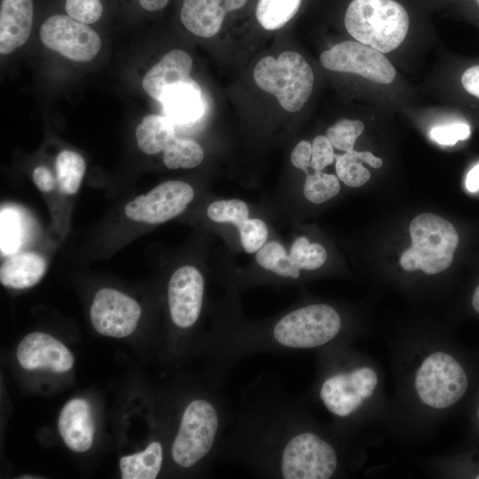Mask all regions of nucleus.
<instances>
[{"instance_id":"nucleus-1","label":"nucleus","mask_w":479,"mask_h":479,"mask_svg":"<svg viewBox=\"0 0 479 479\" xmlns=\"http://www.w3.org/2000/svg\"><path fill=\"white\" fill-rule=\"evenodd\" d=\"M217 461L261 478L330 479L344 472L348 453L340 431L318 424L301 399L265 373L240 388Z\"/></svg>"},{"instance_id":"nucleus-2","label":"nucleus","mask_w":479,"mask_h":479,"mask_svg":"<svg viewBox=\"0 0 479 479\" xmlns=\"http://www.w3.org/2000/svg\"><path fill=\"white\" fill-rule=\"evenodd\" d=\"M343 333L342 318L335 308L310 302L264 322H247L232 315L216 317L201 347L208 369L227 378L232 367L247 357L324 349L343 344Z\"/></svg>"},{"instance_id":"nucleus-3","label":"nucleus","mask_w":479,"mask_h":479,"mask_svg":"<svg viewBox=\"0 0 479 479\" xmlns=\"http://www.w3.org/2000/svg\"><path fill=\"white\" fill-rule=\"evenodd\" d=\"M226 379L208 370L205 381L187 397L171 440V462L180 470L209 469L229 426L233 407L225 391Z\"/></svg>"},{"instance_id":"nucleus-4","label":"nucleus","mask_w":479,"mask_h":479,"mask_svg":"<svg viewBox=\"0 0 479 479\" xmlns=\"http://www.w3.org/2000/svg\"><path fill=\"white\" fill-rule=\"evenodd\" d=\"M319 355L312 393L333 416L338 430L373 396L379 378L373 368L354 363L342 344L321 349Z\"/></svg>"},{"instance_id":"nucleus-5","label":"nucleus","mask_w":479,"mask_h":479,"mask_svg":"<svg viewBox=\"0 0 479 479\" xmlns=\"http://www.w3.org/2000/svg\"><path fill=\"white\" fill-rule=\"evenodd\" d=\"M472 369L459 355L438 349L428 353L416 368L413 389L428 408L444 411L460 404L470 393Z\"/></svg>"},{"instance_id":"nucleus-6","label":"nucleus","mask_w":479,"mask_h":479,"mask_svg":"<svg viewBox=\"0 0 479 479\" xmlns=\"http://www.w3.org/2000/svg\"><path fill=\"white\" fill-rule=\"evenodd\" d=\"M344 23L359 43L386 53L404 40L409 15L394 0H353L346 10Z\"/></svg>"},{"instance_id":"nucleus-7","label":"nucleus","mask_w":479,"mask_h":479,"mask_svg":"<svg viewBox=\"0 0 479 479\" xmlns=\"http://www.w3.org/2000/svg\"><path fill=\"white\" fill-rule=\"evenodd\" d=\"M409 230L412 245L399 261L404 271L421 270L434 275L449 268L459 243L458 232L449 221L423 213L412 220Z\"/></svg>"},{"instance_id":"nucleus-8","label":"nucleus","mask_w":479,"mask_h":479,"mask_svg":"<svg viewBox=\"0 0 479 479\" xmlns=\"http://www.w3.org/2000/svg\"><path fill=\"white\" fill-rule=\"evenodd\" d=\"M253 75L257 86L274 95L288 112L299 111L312 92V69L295 51H284L277 59L272 56L262 58L255 65Z\"/></svg>"},{"instance_id":"nucleus-9","label":"nucleus","mask_w":479,"mask_h":479,"mask_svg":"<svg viewBox=\"0 0 479 479\" xmlns=\"http://www.w3.org/2000/svg\"><path fill=\"white\" fill-rule=\"evenodd\" d=\"M39 35L44 46L77 62L91 60L101 47L96 31L68 15L49 17L42 24Z\"/></svg>"},{"instance_id":"nucleus-10","label":"nucleus","mask_w":479,"mask_h":479,"mask_svg":"<svg viewBox=\"0 0 479 479\" xmlns=\"http://www.w3.org/2000/svg\"><path fill=\"white\" fill-rule=\"evenodd\" d=\"M194 198L193 188L179 180L163 182L124 207L127 218L149 224H162L180 215Z\"/></svg>"},{"instance_id":"nucleus-11","label":"nucleus","mask_w":479,"mask_h":479,"mask_svg":"<svg viewBox=\"0 0 479 479\" xmlns=\"http://www.w3.org/2000/svg\"><path fill=\"white\" fill-rule=\"evenodd\" d=\"M322 66L332 71L361 75L372 82L388 84L396 77V69L384 54L359 42L344 41L324 51Z\"/></svg>"},{"instance_id":"nucleus-12","label":"nucleus","mask_w":479,"mask_h":479,"mask_svg":"<svg viewBox=\"0 0 479 479\" xmlns=\"http://www.w3.org/2000/svg\"><path fill=\"white\" fill-rule=\"evenodd\" d=\"M205 280L192 265L177 268L170 276L167 287V302L170 321L181 332L195 328L202 313Z\"/></svg>"},{"instance_id":"nucleus-13","label":"nucleus","mask_w":479,"mask_h":479,"mask_svg":"<svg viewBox=\"0 0 479 479\" xmlns=\"http://www.w3.org/2000/svg\"><path fill=\"white\" fill-rule=\"evenodd\" d=\"M141 314V307L135 299L107 287L95 294L90 310V321L96 331L115 338L131 334Z\"/></svg>"},{"instance_id":"nucleus-14","label":"nucleus","mask_w":479,"mask_h":479,"mask_svg":"<svg viewBox=\"0 0 479 479\" xmlns=\"http://www.w3.org/2000/svg\"><path fill=\"white\" fill-rule=\"evenodd\" d=\"M17 359L26 370L69 371L75 363L72 352L53 336L34 332L27 334L17 348Z\"/></svg>"},{"instance_id":"nucleus-15","label":"nucleus","mask_w":479,"mask_h":479,"mask_svg":"<svg viewBox=\"0 0 479 479\" xmlns=\"http://www.w3.org/2000/svg\"><path fill=\"white\" fill-rule=\"evenodd\" d=\"M58 428L67 448L75 452H87L93 444L95 434L89 402L83 398L69 400L60 412Z\"/></svg>"},{"instance_id":"nucleus-16","label":"nucleus","mask_w":479,"mask_h":479,"mask_svg":"<svg viewBox=\"0 0 479 479\" xmlns=\"http://www.w3.org/2000/svg\"><path fill=\"white\" fill-rule=\"evenodd\" d=\"M160 102L166 117L177 125L194 123L205 110L201 89L191 77L169 88Z\"/></svg>"},{"instance_id":"nucleus-17","label":"nucleus","mask_w":479,"mask_h":479,"mask_svg":"<svg viewBox=\"0 0 479 479\" xmlns=\"http://www.w3.org/2000/svg\"><path fill=\"white\" fill-rule=\"evenodd\" d=\"M32 24V0H2L0 53L8 54L22 46L29 37Z\"/></svg>"},{"instance_id":"nucleus-18","label":"nucleus","mask_w":479,"mask_h":479,"mask_svg":"<svg viewBox=\"0 0 479 479\" xmlns=\"http://www.w3.org/2000/svg\"><path fill=\"white\" fill-rule=\"evenodd\" d=\"M192 67V60L187 52L172 50L145 75L142 82L143 89L150 97L160 102L169 88L190 77Z\"/></svg>"},{"instance_id":"nucleus-19","label":"nucleus","mask_w":479,"mask_h":479,"mask_svg":"<svg viewBox=\"0 0 479 479\" xmlns=\"http://www.w3.org/2000/svg\"><path fill=\"white\" fill-rule=\"evenodd\" d=\"M224 0H184L180 19L195 35L210 38L220 30L225 16Z\"/></svg>"},{"instance_id":"nucleus-20","label":"nucleus","mask_w":479,"mask_h":479,"mask_svg":"<svg viewBox=\"0 0 479 479\" xmlns=\"http://www.w3.org/2000/svg\"><path fill=\"white\" fill-rule=\"evenodd\" d=\"M46 269V261L39 254H15L2 263L0 282L3 286L14 289L28 288L42 279Z\"/></svg>"},{"instance_id":"nucleus-21","label":"nucleus","mask_w":479,"mask_h":479,"mask_svg":"<svg viewBox=\"0 0 479 479\" xmlns=\"http://www.w3.org/2000/svg\"><path fill=\"white\" fill-rule=\"evenodd\" d=\"M164 447L158 441H152L137 453L123 456L119 465L122 479H155L163 465Z\"/></svg>"},{"instance_id":"nucleus-22","label":"nucleus","mask_w":479,"mask_h":479,"mask_svg":"<svg viewBox=\"0 0 479 479\" xmlns=\"http://www.w3.org/2000/svg\"><path fill=\"white\" fill-rule=\"evenodd\" d=\"M135 134L138 148L146 154L163 152L176 138L174 123L159 114L145 116L137 125Z\"/></svg>"},{"instance_id":"nucleus-23","label":"nucleus","mask_w":479,"mask_h":479,"mask_svg":"<svg viewBox=\"0 0 479 479\" xmlns=\"http://www.w3.org/2000/svg\"><path fill=\"white\" fill-rule=\"evenodd\" d=\"M56 180L60 191L65 194L78 192L85 170L86 162L82 155L71 150H63L55 160Z\"/></svg>"},{"instance_id":"nucleus-24","label":"nucleus","mask_w":479,"mask_h":479,"mask_svg":"<svg viewBox=\"0 0 479 479\" xmlns=\"http://www.w3.org/2000/svg\"><path fill=\"white\" fill-rule=\"evenodd\" d=\"M255 259L259 266L285 279L296 280L301 270L294 263L286 248L278 241L264 244L257 252Z\"/></svg>"},{"instance_id":"nucleus-25","label":"nucleus","mask_w":479,"mask_h":479,"mask_svg":"<svg viewBox=\"0 0 479 479\" xmlns=\"http://www.w3.org/2000/svg\"><path fill=\"white\" fill-rule=\"evenodd\" d=\"M302 0H258L256 19L268 30L285 26L297 12Z\"/></svg>"},{"instance_id":"nucleus-26","label":"nucleus","mask_w":479,"mask_h":479,"mask_svg":"<svg viewBox=\"0 0 479 479\" xmlns=\"http://www.w3.org/2000/svg\"><path fill=\"white\" fill-rule=\"evenodd\" d=\"M203 158L202 147L192 139L176 137L163 151V162L170 169L195 168Z\"/></svg>"},{"instance_id":"nucleus-27","label":"nucleus","mask_w":479,"mask_h":479,"mask_svg":"<svg viewBox=\"0 0 479 479\" xmlns=\"http://www.w3.org/2000/svg\"><path fill=\"white\" fill-rule=\"evenodd\" d=\"M289 256L301 271H314L325 263L327 253L322 245L310 243L306 237L301 236L292 243Z\"/></svg>"},{"instance_id":"nucleus-28","label":"nucleus","mask_w":479,"mask_h":479,"mask_svg":"<svg viewBox=\"0 0 479 479\" xmlns=\"http://www.w3.org/2000/svg\"><path fill=\"white\" fill-rule=\"evenodd\" d=\"M340 188L338 177L314 171L313 174H306L303 194L309 201L320 204L337 195Z\"/></svg>"},{"instance_id":"nucleus-29","label":"nucleus","mask_w":479,"mask_h":479,"mask_svg":"<svg viewBox=\"0 0 479 479\" xmlns=\"http://www.w3.org/2000/svg\"><path fill=\"white\" fill-rule=\"evenodd\" d=\"M335 169L338 178L349 187H359L371 177L370 171L362 165L357 151L335 154Z\"/></svg>"},{"instance_id":"nucleus-30","label":"nucleus","mask_w":479,"mask_h":479,"mask_svg":"<svg viewBox=\"0 0 479 479\" xmlns=\"http://www.w3.org/2000/svg\"><path fill=\"white\" fill-rule=\"evenodd\" d=\"M207 215L213 222L230 223L239 228L249 218V209L241 200H220L208 205Z\"/></svg>"},{"instance_id":"nucleus-31","label":"nucleus","mask_w":479,"mask_h":479,"mask_svg":"<svg viewBox=\"0 0 479 479\" xmlns=\"http://www.w3.org/2000/svg\"><path fill=\"white\" fill-rule=\"evenodd\" d=\"M363 131L364 123L361 121L342 119L327 129L326 137L336 149L350 152Z\"/></svg>"},{"instance_id":"nucleus-32","label":"nucleus","mask_w":479,"mask_h":479,"mask_svg":"<svg viewBox=\"0 0 479 479\" xmlns=\"http://www.w3.org/2000/svg\"><path fill=\"white\" fill-rule=\"evenodd\" d=\"M240 243L248 254L257 252L266 242L268 228L266 224L257 218L247 219L239 228Z\"/></svg>"},{"instance_id":"nucleus-33","label":"nucleus","mask_w":479,"mask_h":479,"mask_svg":"<svg viewBox=\"0 0 479 479\" xmlns=\"http://www.w3.org/2000/svg\"><path fill=\"white\" fill-rule=\"evenodd\" d=\"M65 9L68 16L88 25L98 21L103 12L99 0H66Z\"/></svg>"},{"instance_id":"nucleus-34","label":"nucleus","mask_w":479,"mask_h":479,"mask_svg":"<svg viewBox=\"0 0 479 479\" xmlns=\"http://www.w3.org/2000/svg\"><path fill=\"white\" fill-rule=\"evenodd\" d=\"M470 127L465 122H455L449 125L434 127L430 136L436 143L444 145H453L459 140L469 137Z\"/></svg>"},{"instance_id":"nucleus-35","label":"nucleus","mask_w":479,"mask_h":479,"mask_svg":"<svg viewBox=\"0 0 479 479\" xmlns=\"http://www.w3.org/2000/svg\"><path fill=\"white\" fill-rule=\"evenodd\" d=\"M20 227L12 212L1 213V249L2 252L14 251L20 244Z\"/></svg>"},{"instance_id":"nucleus-36","label":"nucleus","mask_w":479,"mask_h":479,"mask_svg":"<svg viewBox=\"0 0 479 479\" xmlns=\"http://www.w3.org/2000/svg\"><path fill=\"white\" fill-rule=\"evenodd\" d=\"M311 147L310 168L314 171H322L334 162L335 155L334 146L326 136H317L312 141Z\"/></svg>"},{"instance_id":"nucleus-37","label":"nucleus","mask_w":479,"mask_h":479,"mask_svg":"<svg viewBox=\"0 0 479 479\" xmlns=\"http://www.w3.org/2000/svg\"><path fill=\"white\" fill-rule=\"evenodd\" d=\"M311 153V144L305 140L300 141L291 153V162L295 168L308 174V169L310 167Z\"/></svg>"},{"instance_id":"nucleus-38","label":"nucleus","mask_w":479,"mask_h":479,"mask_svg":"<svg viewBox=\"0 0 479 479\" xmlns=\"http://www.w3.org/2000/svg\"><path fill=\"white\" fill-rule=\"evenodd\" d=\"M458 473L463 477L479 479V454L472 453L462 456L458 461Z\"/></svg>"},{"instance_id":"nucleus-39","label":"nucleus","mask_w":479,"mask_h":479,"mask_svg":"<svg viewBox=\"0 0 479 479\" xmlns=\"http://www.w3.org/2000/svg\"><path fill=\"white\" fill-rule=\"evenodd\" d=\"M32 178L36 187L42 192H51L55 186L54 177L45 166L36 167L32 173Z\"/></svg>"},{"instance_id":"nucleus-40","label":"nucleus","mask_w":479,"mask_h":479,"mask_svg":"<svg viewBox=\"0 0 479 479\" xmlns=\"http://www.w3.org/2000/svg\"><path fill=\"white\" fill-rule=\"evenodd\" d=\"M464 89L479 98V65L467 68L461 77Z\"/></svg>"},{"instance_id":"nucleus-41","label":"nucleus","mask_w":479,"mask_h":479,"mask_svg":"<svg viewBox=\"0 0 479 479\" xmlns=\"http://www.w3.org/2000/svg\"><path fill=\"white\" fill-rule=\"evenodd\" d=\"M466 187L469 192H475L479 189V163L467 175Z\"/></svg>"},{"instance_id":"nucleus-42","label":"nucleus","mask_w":479,"mask_h":479,"mask_svg":"<svg viewBox=\"0 0 479 479\" xmlns=\"http://www.w3.org/2000/svg\"><path fill=\"white\" fill-rule=\"evenodd\" d=\"M143 9L150 12L159 11L164 8L169 0H138Z\"/></svg>"},{"instance_id":"nucleus-43","label":"nucleus","mask_w":479,"mask_h":479,"mask_svg":"<svg viewBox=\"0 0 479 479\" xmlns=\"http://www.w3.org/2000/svg\"><path fill=\"white\" fill-rule=\"evenodd\" d=\"M247 0H224L223 7L225 12L235 11L241 8Z\"/></svg>"},{"instance_id":"nucleus-44","label":"nucleus","mask_w":479,"mask_h":479,"mask_svg":"<svg viewBox=\"0 0 479 479\" xmlns=\"http://www.w3.org/2000/svg\"><path fill=\"white\" fill-rule=\"evenodd\" d=\"M472 420L475 431L479 436V391L475 399Z\"/></svg>"},{"instance_id":"nucleus-45","label":"nucleus","mask_w":479,"mask_h":479,"mask_svg":"<svg viewBox=\"0 0 479 479\" xmlns=\"http://www.w3.org/2000/svg\"><path fill=\"white\" fill-rule=\"evenodd\" d=\"M471 304L474 309V310L479 314V284L474 290L472 299H471Z\"/></svg>"},{"instance_id":"nucleus-46","label":"nucleus","mask_w":479,"mask_h":479,"mask_svg":"<svg viewBox=\"0 0 479 479\" xmlns=\"http://www.w3.org/2000/svg\"><path fill=\"white\" fill-rule=\"evenodd\" d=\"M477 3L479 4V0H477Z\"/></svg>"}]
</instances>
